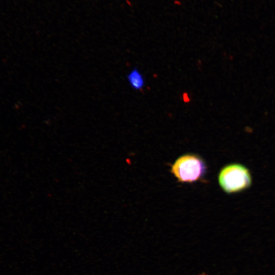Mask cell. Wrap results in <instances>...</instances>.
I'll use <instances>...</instances> for the list:
<instances>
[{
    "label": "cell",
    "mask_w": 275,
    "mask_h": 275,
    "mask_svg": "<svg viewBox=\"0 0 275 275\" xmlns=\"http://www.w3.org/2000/svg\"><path fill=\"white\" fill-rule=\"evenodd\" d=\"M170 172L178 182L191 183L203 179L207 172V166L199 155L187 153L175 161Z\"/></svg>",
    "instance_id": "obj_1"
},
{
    "label": "cell",
    "mask_w": 275,
    "mask_h": 275,
    "mask_svg": "<svg viewBox=\"0 0 275 275\" xmlns=\"http://www.w3.org/2000/svg\"><path fill=\"white\" fill-rule=\"evenodd\" d=\"M218 183L227 194H234L243 191L252 184L250 170L244 165L233 163L224 166L218 175Z\"/></svg>",
    "instance_id": "obj_2"
},
{
    "label": "cell",
    "mask_w": 275,
    "mask_h": 275,
    "mask_svg": "<svg viewBox=\"0 0 275 275\" xmlns=\"http://www.w3.org/2000/svg\"><path fill=\"white\" fill-rule=\"evenodd\" d=\"M127 79L131 87L136 91L141 90L145 85V80L138 68L132 69L127 75Z\"/></svg>",
    "instance_id": "obj_3"
},
{
    "label": "cell",
    "mask_w": 275,
    "mask_h": 275,
    "mask_svg": "<svg viewBox=\"0 0 275 275\" xmlns=\"http://www.w3.org/2000/svg\"><path fill=\"white\" fill-rule=\"evenodd\" d=\"M196 275H209V274L207 272L203 271V272H199L196 274Z\"/></svg>",
    "instance_id": "obj_4"
}]
</instances>
